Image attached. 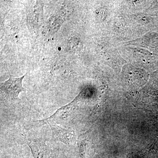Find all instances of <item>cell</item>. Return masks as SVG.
<instances>
[{
    "label": "cell",
    "mask_w": 158,
    "mask_h": 158,
    "mask_svg": "<svg viewBox=\"0 0 158 158\" xmlns=\"http://www.w3.org/2000/svg\"><path fill=\"white\" fill-rule=\"evenodd\" d=\"M25 75L16 78L10 76L9 80L1 83V90L9 98L16 99L20 92L25 91L22 86V81Z\"/></svg>",
    "instance_id": "cell-1"
},
{
    "label": "cell",
    "mask_w": 158,
    "mask_h": 158,
    "mask_svg": "<svg viewBox=\"0 0 158 158\" xmlns=\"http://www.w3.org/2000/svg\"><path fill=\"white\" fill-rule=\"evenodd\" d=\"M50 127L54 141H60L64 144H72L76 141V136L73 131L64 128L55 123H47Z\"/></svg>",
    "instance_id": "cell-2"
},
{
    "label": "cell",
    "mask_w": 158,
    "mask_h": 158,
    "mask_svg": "<svg viewBox=\"0 0 158 158\" xmlns=\"http://www.w3.org/2000/svg\"><path fill=\"white\" fill-rule=\"evenodd\" d=\"M28 144L34 158H58L55 152L43 141H31Z\"/></svg>",
    "instance_id": "cell-3"
},
{
    "label": "cell",
    "mask_w": 158,
    "mask_h": 158,
    "mask_svg": "<svg viewBox=\"0 0 158 158\" xmlns=\"http://www.w3.org/2000/svg\"><path fill=\"white\" fill-rule=\"evenodd\" d=\"M127 72V78L129 79L131 83L136 85H139L140 83L144 81V73L140 69L134 68L133 66L128 69Z\"/></svg>",
    "instance_id": "cell-4"
},
{
    "label": "cell",
    "mask_w": 158,
    "mask_h": 158,
    "mask_svg": "<svg viewBox=\"0 0 158 158\" xmlns=\"http://www.w3.org/2000/svg\"><path fill=\"white\" fill-rule=\"evenodd\" d=\"M88 143L86 140H84L81 142L79 146V154L81 158H86L87 153L88 152Z\"/></svg>",
    "instance_id": "cell-5"
},
{
    "label": "cell",
    "mask_w": 158,
    "mask_h": 158,
    "mask_svg": "<svg viewBox=\"0 0 158 158\" xmlns=\"http://www.w3.org/2000/svg\"><path fill=\"white\" fill-rule=\"evenodd\" d=\"M60 22L56 18H52L50 19L49 22L50 28L52 31H57L60 26Z\"/></svg>",
    "instance_id": "cell-6"
},
{
    "label": "cell",
    "mask_w": 158,
    "mask_h": 158,
    "mask_svg": "<svg viewBox=\"0 0 158 158\" xmlns=\"http://www.w3.org/2000/svg\"><path fill=\"white\" fill-rule=\"evenodd\" d=\"M23 158V157L22 155L20 156H18L17 157V158Z\"/></svg>",
    "instance_id": "cell-7"
}]
</instances>
